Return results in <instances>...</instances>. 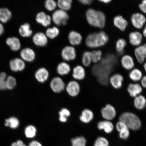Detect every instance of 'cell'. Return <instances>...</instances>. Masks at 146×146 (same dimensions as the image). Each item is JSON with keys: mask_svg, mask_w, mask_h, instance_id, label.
I'll list each match as a JSON object with an SVG mask.
<instances>
[{"mask_svg": "<svg viewBox=\"0 0 146 146\" xmlns=\"http://www.w3.org/2000/svg\"><path fill=\"white\" fill-rule=\"evenodd\" d=\"M88 23L91 26L103 28L106 24V17L103 13L92 9L87 10L86 13Z\"/></svg>", "mask_w": 146, "mask_h": 146, "instance_id": "cell-1", "label": "cell"}, {"mask_svg": "<svg viewBox=\"0 0 146 146\" xmlns=\"http://www.w3.org/2000/svg\"><path fill=\"white\" fill-rule=\"evenodd\" d=\"M109 37L106 33L100 31L93 33L88 35L86 39L87 46L90 48H96L104 45L107 43Z\"/></svg>", "mask_w": 146, "mask_h": 146, "instance_id": "cell-2", "label": "cell"}, {"mask_svg": "<svg viewBox=\"0 0 146 146\" xmlns=\"http://www.w3.org/2000/svg\"><path fill=\"white\" fill-rule=\"evenodd\" d=\"M119 120L123 122L129 129L136 131L141 127V122L140 118L135 114L131 112H125L119 116Z\"/></svg>", "mask_w": 146, "mask_h": 146, "instance_id": "cell-3", "label": "cell"}, {"mask_svg": "<svg viewBox=\"0 0 146 146\" xmlns=\"http://www.w3.org/2000/svg\"><path fill=\"white\" fill-rule=\"evenodd\" d=\"M51 17L53 22L60 26L67 24L69 16L66 11L59 9L54 11Z\"/></svg>", "mask_w": 146, "mask_h": 146, "instance_id": "cell-4", "label": "cell"}, {"mask_svg": "<svg viewBox=\"0 0 146 146\" xmlns=\"http://www.w3.org/2000/svg\"><path fill=\"white\" fill-rule=\"evenodd\" d=\"M65 84L62 78L56 76L51 80L50 82V87L53 92L59 94L65 90Z\"/></svg>", "mask_w": 146, "mask_h": 146, "instance_id": "cell-5", "label": "cell"}, {"mask_svg": "<svg viewBox=\"0 0 146 146\" xmlns=\"http://www.w3.org/2000/svg\"><path fill=\"white\" fill-rule=\"evenodd\" d=\"M65 89L69 96L72 97H76L79 94L81 87L77 81L75 80H72L66 85Z\"/></svg>", "mask_w": 146, "mask_h": 146, "instance_id": "cell-6", "label": "cell"}, {"mask_svg": "<svg viewBox=\"0 0 146 146\" xmlns=\"http://www.w3.org/2000/svg\"><path fill=\"white\" fill-rule=\"evenodd\" d=\"M101 114L104 119L111 121L115 117L116 111L113 106L107 104L101 109Z\"/></svg>", "mask_w": 146, "mask_h": 146, "instance_id": "cell-7", "label": "cell"}, {"mask_svg": "<svg viewBox=\"0 0 146 146\" xmlns=\"http://www.w3.org/2000/svg\"><path fill=\"white\" fill-rule=\"evenodd\" d=\"M61 55L62 58L65 61H73L76 57L75 49L72 46H67L62 50Z\"/></svg>", "mask_w": 146, "mask_h": 146, "instance_id": "cell-8", "label": "cell"}, {"mask_svg": "<svg viewBox=\"0 0 146 146\" xmlns=\"http://www.w3.org/2000/svg\"><path fill=\"white\" fill-rule=\"evenodd\" d=\"M9 66L11 70L13 72H22L26 67L25 62L21 58H15L11 60Z\"/></svg>", "mask_w": 146, "mask_h": 146, "instance_id": "cell-9", "label": "cell"}, {"mask_svg": "<svg viewBox=\"0 0 146 146\" xmlns=\"http://www.w3.org/2000/svg\"><path fill=\"white\" fill-rule=\"evenodd\" d=\"M35 77L39 83L43 84L46 82L50 77V72L44 67L38 68L35 73Z\"/></svg>", "mask_w": 146, "mask_h": 146, "instance_id": "cell-10", "label": "cell"}, {"mask_svg": "<svg viewBox=\"0 0 146 146\" xmlns=\"http://www.w3.org/2000/svg\"><path fill=\"white\" fill-rule=\"evenodd\" d=\"M21 58L25 62H32L35 59L36 54L33 49L29 47L24 48L20 52Z\"/></svg>", "mask_w": 146, "mask_h": 146, "instance_id": "cell-11", "label": "cell"}, {"mask_svg": "<svg viewBox=\"0 0 146 146\" xmlns=\"http://www.w3.org/2000/svg\"><path fill=\"white\" fill-rule=\"evenodd\" d=\"M32 40L35 45L38 47H44L48 43V38L43 32L36 33L33 36Z\"/></svg>", "mask_w": 146, "mask_h": 146, "instance_id": "cell-12", "label": "cell"}, {"mask_svg": "<svg viewBox=\"0 0 146 146\" xmlns=\"http://www.w3.org/2000/svg\"><path fill=\"white\" fill-rule=\"evenodd\" d=\"M133 26L137 29L142 28L146 22V18L143 15L139 13L133 14L131 18Z\"/></svg>", "mask_w": 146, "mask_h": 146, "instance_id": "cell-13", "label": "cell"}, {"mask_svg": "<svg viewBox=\"0 0 146 146\" xmlns=\"http://www.w3.org/2000/svg\"><path fill=\"white\" fill-rule=\"evenodd\" d=\"M36 22L45 27L50 25L52 21V17L44 12H40L36 15Z\"/></svg>", "mask_w": 146, "mask_h": 146, "instance_id": "cell-14", "label": "cell"}, {"mask_svg": "<svg viewBox=\"0 0 146 146\" xmlns=\"http://www.w3.org/2000/svg\"><path fill=\"white\" fill-rule=\"evenodd\" d=\"M86 75L85 69L82 66L76 65L73 69L72 77L76 81H78L83 80Z\"/></svg>", "mask_w": 146, "mask_h": 146, "instance_id": "cell-15", "label": "cell"}, {"mask_svg": "<svg viewBox=\"0 0 146 146\" xmlns=\"http://www.w3.org/2000/svg\"><path fill=\"white\" fill-rule=\"evenodd\" d=\"M5 43L13 52H17L21 48V43L20 40L16 36H11L7 38Z\"/></svg>", "mask_w": 146, "mask_h": 146, "instance_id": "cell-16", "label": "cell"}, {"mask_svg": "<svg viewBox=\"0 0 146 146\" xmlns=\"http://www.w3.org/2000/svg\"><path fill=\"white\" fill-rule=\"evenodd\" d=\"M123 77L119 74H115L111 76L109 82L112 87L115 89H119L123 86Z\"/></svg>", "mask_w": 146, "mask_h": 146, "instance_id": "cell-17", "label": "cell"}, {"mask_svg": "<svg viewBox=\"0 0 146 146\" xmlns=\"http://www.w3.org/2000/svg\"><path fill=\"white\" fill-rule=\"evenodd\" d=\"M127 90L129 95L131 97L135 98L141 94L143 89L139 84L130 83L128 86Z\"/></svg>", "mask_w": 146, "mask_h": 146, "instance_id": "cell-18", "label": "cell"}, {"mask_svg": "<svg viewBox=\"0 0 146 146\" xmlns=\"http://www.w3.org/2000/svg\"><path fill=\"white\" fill-rule=\"evenodd\" d=\"M134 52L137 61L140 64L143 63L146 58V43L137 47Z\"/></svg>", "mask_w": 146, "mask_h": 146, "instance_id": "cell-19", "label": "cell"}, {"mask_svg": "<svg viewBox=\"0 0 146 146\" xmlns=\"http://www.w3.org/2000/svg\"><path fill=\"white\" fill-rule=\"evenodd\" d=\"M94 117L93 111L89 109H84L79 117V119L82 123H89L92 121Z\"/></svg>", "mask_w": 146, "mask_h": 146, "instance_id": "cell-20", "label": "cell"}, {"mask_svg": "<svg viewBox=\"0 0 146 146\" xmlns=\"http://www.w3.org/2000/svg\"><path fill=\"white\" fill-rule=\"evenodd\" d=\"M56 70L57 74L59 76H66L71 72V67L70 65L67 62H62L58 65L56 67Z\"/></svg>", "mask_w": 146, "mask_h": 146, "instance_id": "cell-21", "label": "cell"}, {"mask_svg": "<svg viewBox=\"0 0 146 146\" xmlns=\"http://www.w3.org/2000/svg\"><path fill=\"white\" fill-rule=\"evenodd\" d=\"M121 63L122 67L127 70H131L134 68L135 63L133 58L128 55H124L122 58Z\"/></svg>", "mask_w": 146, "mask_h": 146, "instance_id": "cell-22", "label": "cell"}, {"mask_svg": "<svg viewBox=\"0 0 146 146\" xmlns=\"http://www.w3.org/2000/svg\"><path fill=\"white\" fill-rule=\"evenodd\" d=\"M68 39L69 43L72 45H78L81 43L82 36L80 33L73 31L69 33Z\"/></svg>", "mask_w": 146, "mask_h": 146, "instance_id": "cell-23", "label": "cell"}, {"mask_svg": "<svg viewBox=\"0 0 146 146\" xmlns=\"http://www.w3.org/2000/svg\"><path fill=\"white\" fill-rule=\"evenodd\" d=\"M97 127L100 130H104L108 134L112 133L114 129L113 124L112 122L105 120L98 122Z\"/></svg>", "mask_w": 146, "mask_h": 146, "instance_id": "cell-24", "label": "cell"}, {"mask_svg": "<svg viewBox=\"0 0 146 146\" xmlns=\"http://www.w3.org/2000/svg\"><path fill=\"white\" fill-rule=\"evenodd\" d=\"M20 35L23 38H28L32 35L33 31L31 28L30 24L23 23L20 27L18 30Z\"/></svg>", "mask_w": 146, "mask_h": 146, "instance_id": "cell-25", "label": "cell"}, {"mask_svg": "<svg viewBox=\"0 0 146 146\" xmlns=\"http://www.w3.org/2000/svg\"><path fill=\"white\" fill-rule=\"evenodd\" d=\"M12 13L8 8H0V22L3 23H8L11 19Z\"/></svg>", "mask_w": 146, "mask_h": 146, "instance_id": "cell-26", "label": "cell"}, {"mask_svg": "<svg viewBox=\"0 0 146 146\" xmlns=\"http://www.w3.org/2000/svg\"><path fill=\"white\" fill-rule=\"evenodd\" d=\"M24 133L25 137L28 139L33 140L37 135V129L35 126L29 125L25 127Z\"/></svg>", "mask_w": 146, "mask_h": 146, "instance_id": "cell-27", "label": "cell"}, {"mask_svg": "<svg viewBox=\"0 0 146 146\" xmlns=\"http://www.w3.org/2000/svg\"><path fill=\"white\" fill-rule=\"evenodd\" d=\"M129 38L131 44L134 46H137L141 43L142 36L139 32H133L129 34Z\"/></svg>", "mask_w": 146, "mask_h": 146, "instance_id": "cell-28", "label": "cell"}, {"mask_svg": "<svg viewBox=\"0 0 146 146\" xmlns=\"http://www.w3.org/2000/svg\"><path fill=\"white\" fill-rule=\"evenodd\" d=\"M113 23L115 26L123 31L128 25L127 21L121 16H116L114 18Z\"/></svg>", "mask_w": 146, "mask_h": 146, "instance_id": "cell-29", "label": "cell"}, {"mask_svg": "<svg viewBox=\"0 0 146 146\" xmlns=\"http://www.w3.org/2000/svg\"><path fill=\"white\" fill-rule=\"evenodd\" d=\"M134 105L135 108L141 110L146 106V98L145 96L140 94L134 98Z\"/></svg>", "mask_w": 146, "mask_h": 146, "instance_id": "cell-30", "label": "cell"}, {"mask_svg": "<svg viewBox=\"0 0 146 146\" xmlns=\"http://www.w3.org/2000/svg\"><path fill=\"white\" fill-rule=\"evenodd\" d=\"M20 125L19 120L16 117H11L5 120V126L10 127L12 129H17L19 127Z\"/></svg>", "mask_w": 146, "mask_h": 146, "instance_id": "cell-31", "label": "cell"}, {"mask_svg": "<svg viewBox=\"0 0 146 146\" xmlns=\"http://www.w3.org/2000/svg\"><path fill=\"white\" fill-rule=\"evenodd\" d=\"M129 77L132 81L136 82L141 81L143 74L140 69L133 68L129 73Z\"/></svg>", "mask_w": 146, "mask_h": 146, "instance_id": "cell-32", "label": "cell"}, {"mask_svg": "<svg viewBox=\"0 0 146 146\" xmlns=\"http://www.w3.org/2000/svg\"><path fill=\"white\" fill-rule=\"evenodd\" d=\"M59 120L61 123H65L68 121V118L71 115V112L68 109L64 108L59 111Z\"/></svg>", "mask_w": 146, "mask_h": 146, "instance_id": "cell-33", "label": "cell"}, {"mask_svg": "<svg viewBox=\"0 0 146 146\" xmlns=\"http://www.w3.org/2000/svg\"><path fill=\"white\" fill-rule=\"evenodd\" d=\"M86 139L83 136H78L73 138L71 139L72 146H86Z\"/></svg>", "mask_w": 146, "mask_h": 146, "instance_id": "cell-34", "label": "cell"}, {"mask_svg": "<svg viewBox=\"0 0 146 146\" xmlns=\"http://www.w3.org/2000/svg\"><path fill=\"white\" fill-rule=\"evenodd\" d=\"M72 2V0H58L56 3L60 9L67 11L71 9Z\"/></svg>", "mask_w": 146, "mask_h": 146, "instance_id": "cell-35", "label": "cell"}, {"mask_svg": "<svg viewBox=\"0 0 146 146\" xmlns=\"http://www.w3.org/2000/svg\"><path fill=\"white\" fill-rule=\"evenodd\" d=\"M60 31L58 27H50L46 31L45 35L47 38L50 39H54L59 35Z\"/></svg>", "mask_w": 146, "mask_h": 146, "instance_id": "cell-36", "label": "cell"}, {"mask_svg": "<svg viewBox=\"0 0 146 146\" xmlns=\"http://www.w3.org/2000/svg\"><path fill=\"white\" fill-rule=\"evenodd\" d=\"M82 62L84 66L86 67L90 66L92 62L91 52L86 51L84 52L82 56Z\"/></svg>", "mask_w": 146, "mask_h": 146, "instance_id": "cell-37", "label": "cell"}, {"mask_svg": "<svg viewBox=\"0 0 146 146\" xmlns=\"http://www.w3.org/2000/svg\"><path fill=\"white\" fill-rule=\"evenodd\" d=\"M127 45L126 41L123 39H120L118 40L116 43V50L118 53L120 54H123L124 49Z\"/></svg>", "mask_w": 146, "mask_h": 146, "instance_id": "cell-38", "label": "cell"}, {"mask_svg": "<svg viewBox=\"0 0 146 146\" xmlns=\"http://www.w3.org/2000/svg\"><path fill=\"white\" fill-rule=\"evenodd\" d=\"M17 82L16 78L13 76H10L7 77L6 81V86L7 89L12 90L16 86Z\"/></svg>", "mask_w": 146, "mask_h": 146, "instance_id": "cell-39", "label": "cell"}, {"mask_svg": "<svg viewBox=\"0 0 146 146\" xmlns=\"http://www.w3.org/2000/svg\"><path fill=\"white\" fill-rule=\"evenodd\" d=\"M91 52V59L92 62L97 63L100 61L102 57V53L100 50H94Z\"/></svg>", "mask_w": 146, "mask_h": 146, "instance_id": "cell-40", "label": "cell"}, {"mask_svg": "<svg viewBox=\"0 0 146 146\" xmlns=\"http://www.w3.org/2000/svg\"><path fill=\"white\" fill-rule=\"evenodd\" d=\"M57 7V3L54 0H46L45 7L49 11H52L55 10Z\"/></svg>", "mask_w": 146, "mask_h": 146, "instance_id": "cell-41", "label": "cell"}, {"mask_svg": "<svg viewBox=\"0 0 146 146\" xmlns=\"http://www.w3.org/2000/svg\"><path fill=\"white\" fill-rule=\"evenodd\" d=\"M109 142L106 138L104 137H99L97 138L94 146H109Z\"/></svg>", "mask_w": 146, "mask_h": 146, "instance_id": "cell-42", "label": "cell"}, {"mask_svg": "<svg viewBox=\"0 0 146 146\" xmlns=\"http://www.w3.org/2000/svg\"><path fill=\"white\" fill-rule=\"evenodd\" d=\"M7 77L5 72L0 73V90H4L7 89L6 81Z\"/></svg>", "mask_w": 146, "mask_h": 146, "instance_id": "cell-43", "label": "cell"}, {"mask_svg": "<svg viewBox=\"0 0 146 146\" xmlns=\"http://www.w3.org/2000/svg\"><path fill=\"white\" fill-rule=\"evenodd\" d=\"M116 130L119 132H122V131L125 130V129H129L126 125L123 122L120 121V120L116 123Z\"/></svg>", "mask_w": 146, "mask_h": 146, "instance_id": "cell-44", "label": "cell"}, {"mask_svg": "<svg viewBox=\"0 0 146 146\" xmlns=\"http://www.w3.org/2000/svg\"><path fill=\"white\" fill-rule=\"evenodd\" d=\"M130 135L129 129H125V130L119 132V136L120 138L124 140H127L129 137Z\"/></svg>", "mask_w": 146, "mask_h": 146, "instance_id": "cell-45", "label": "cell"}, {"mask_svg": "<svg viewBox=\"0 0 146 146\" xmlns=\"http://www.w3.org/2000/svg\"><path fill=\"white\" fill-rule=\"evenodd\" d=\"M27 146H43L40 142L37 140L33 139L28 144Z\"/></svg>", "mask_w": 146, "mask_h": 146, "instance_id": "cell-46", "label": "cell"}, {"mask_svg": "<svg viewBox=\"0 0 146 146\" xmlns=\"http://www.w3.org/2000/svg\"><path fill=\"white\" fill-rule=\"evenodd\" d=\"M139 8L142 11L146 14V0H143L139 5Z\"/></svg>", "mask_w": 146, "mask_h": 146, "instance_id": "cell-47", "label": "cell"}, {"mask_svg": "<svg viewBox=\"0 0 146 146\" xmlns=\"http://www.w3.org/2000/svg\"><path fill=\"white\" fill-rule=\"evenodd\" d=\"M78 1L83 5H89L92 3L94 0H78Z\"/></svg>", "mask_w": 146, "mask_h": 146, "instance_id": "cell-48", "label": "cell"}, {"mask_svg": "<svg viewBox=\"0 0 146 146\" xmlns=\"http://www.w3.org/2000/svg\"><path fill=\"white\" fill-rule=\"evenodd\" d=\"M141 82L142 87L146 89V76H143L141 80Z\"/></svg>", "mask_w": 146, "mask_h": 146, "instance_id": "cell-49", "label": "cell"}, {"mask_svg": "<svg viewBox=\"0 0 146 146\" xmlns=\"http://www.w3.org/2000/svg\"><path fill=\"white\" fill-rule=\"evenodd\" d=\"M5 32V27L3 24L0 22V36L2 35Z\"/></svg>", "mask_w": 146, "mask_h": 146, "instance_id": "cell-50", "label": "cell"}, {"mask_svg": "<svg viewBox=\"0 0 146 146\" xmlns=\"http://www.w3.org/2000/svg\"><path fill=\"white\" fill-rule=\"evenodd\" d=\"M18 144V146H27L24 142L21 140H18L16 141Z\"/></svg>", "mask_w": 146, "mask_h": 146, "instance_id": "cell-51", "label": "cell"}, {"mask_svg": "<svg viewBox=\"0 0 146 146\" xmlns=\"http://www.w3.org/2000/svg\"><path fill=\"white\" fill-rule=\"evenodd\" d=\"M98 1L102 3H110L112 0H98Z\"/></svg>", "mask_w": 146, "mask_h": 146, "instance_id": "cell-52", "label": "cell"}, {"mask_svg": "<svg viewBox=\"0 0 146 146\" xmlns=\"http://www.w3.org/2000/svg\"><path fill=\"white\" fill-rule=\"evenodd\" d=\"M10 146H18V144L16 141L14 142L11 144Z\"/></svg>", "mask_w": 146, "mask_h": 146, "instance_id": "cell-53", "label": "cell"}, {"mask_svg": "<svg viewBox=\"0 0 146 146\" xmlns=\"http://www.w3.org/2000/svg\"><path fill=\"white\" fill-rule=\"evenodd\" d=\"M143 33V35L146 38V27L144 29Z\"/></svg>", "mask_w": 146, "mask_h": 146, "instance_id": "cell-54", "label": "cell"}, {"mask_svg": "<svg viewBox=\"0 0 146 146\" xmlns=\"http://www.w3.org/2000/svg\"><path fill=\"white\" fill-rule=\"evenodd\" d=\"M143 67L144 69H145V72H146V62L144 64Z\"/></svg>", "mask_w": 146, "mask_h": 146, "instance_id": "cell-55", "label": "cell"}]
</instances>
